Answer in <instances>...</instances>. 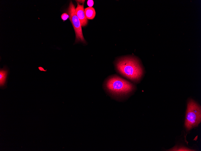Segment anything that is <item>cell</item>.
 <instances>
[{"label":"cell","instance_id":"6da1fadb","mask_svg":"<svg viewBox=\"0 0 201 151\" xmlns=\"http://www.w3.org/2000/svg\"><path fill=\"white\" fill-rule=\"evenodd\" d=\"M103 87L112 99L119 102L127 100L137 89L135 84L117 74L108 77L103 82Z\"/></svg>","mask_w":201,"mask_h":151},{"label":"cell","instance_id":"7a4b0ae2","mask_svg":"<svg viewBox=\"0 0 201 151\" xmlns=\"http://www.w3.org/2000/svg\"><path fill=\"white\" fill-rule=\"evenodd\" d=\"M114 65L118 74L135 84L139 83L144 75V69L141 61L134 55L117 58Z\"/></svg>","mask_w":201,"mask_h":151},{"label":"cell","instance_id":"3957f363","mask_svg":"<svg viewBox=\"0 0 201 151\" xmlns=\"http://www.w3.org/2000/svg\"><path fill=\"white\" fill-rule=\"evenodd\" d=\"M201 121L200 105L192 99H188L184 127L187 131L197 127Z\"/></svg>","mask_w":201,"mask_h":151},{"label":"cell","instance_id":"277c9868","mask_svg":"<svg viewBox=\"0 0 201 151\" xmlns=\"http://www.w3.org/2000/svg\"><path fill=\"white\" fill-rule=\"evenodd\" d=\"M69 15V19L70 21L76 34L75 42H80L84 43H86V41L83 35L82 25L76 15L75 5L72 1H70L67 10Z\"/></svg>","mask_w":201,"mask_h":151},{"label":"cell","instance_id":"5b68a950","mask_svg":"<svg viewBox=\"0 0 201 151\" xmlns=\"http://www.w3.org/2000/svg\"><path fill=\"white\" fill-rule=\"evenodd\" d=\"M84 3L80 5L79 3H77V6L76 8V13L77 15L79 18L81 25L82 27L86 26L88 24V20L85 14L84 8Z\"/></svg>","mask_w":201,"mask_h":151},{"label":"cell","instance_id":"8992f818","mask_svg":"<svg viewBox=\"0 0 201 151\" xmlns=\"http://www.w3.org/2000/svg\"><path fill=\"white\" fill-rule=\"evenodd\" d=\"M8 71L3 68L0 70V85L1 87L4 86L6 82Z\"/></svg>","mask_w":201,"mask_h":151},{"label":"cell","instance_id":"52a82bcc","mask_svg":"<svg viewBox=\"0 0 201 151\" xmlns=\"http://www.w3.org/2000/svg\"><path fill=\"white\" fill-rule=\"evenodd\" d=\"M85 16L87 18L92 20L93 19L96 15V12L93 7H88L85 9Z\"/></svg>","mask_w":201,"mask_h":151},{"label":"cell","instance_id":"ba28073f","mask_svg":"<svg viewBox=\"0 0 201 151\" xmlns=\"http://www.w3.org/2000/svg\"><path fill=\"white\" fill-rule=\"evenodd\" d=\"M169 151H195V150H194V149H190L188 148H187L185 147L184 146H175V147H173V148L169 149Z\"/></svg>","mask_w":201,"mask_h":151},{"label":"cell","instance_id":"9c48e42d","mask_svg":"<svg viewBox=\"0 0 201 151\" xmlns=\"http://www.w3.org/2000/svg\"><path fill=\"white\" fill-rule=\"evenodd\" d=\"M69 17V15L65 13H63L61 15V19L63 21L66 20Z\"/></svg>","mask_w":201,"mask_h":151},{"label":"cell","instance_id":"30bf717a","mask_svg":"<svg viewBox=\"0 0 201 151\" xmlns=\"http://www.w3.org/2000/svg\"><path fill=\"white\" fill-rule=\"evenodd\" d=\"M94 1L92 0H88L87 1V4L90 7H91L94 5Z\"/></svg>","mask_w":201,"mask_h":151},{"label":"cell","instance_id":"8fae6325","mask_svg":"<svg viewBox=\"0 0 201 151\" xmlns=\"http://www.w3.org/2000/svg\"><path fill=\"white\" fill-rule=\"evenodd\" d=\"M39 69L41 71H46L42 68L41 67H39Z\"/></svg>","mask_w":201,"mask_h":151}]
</instances>
